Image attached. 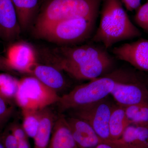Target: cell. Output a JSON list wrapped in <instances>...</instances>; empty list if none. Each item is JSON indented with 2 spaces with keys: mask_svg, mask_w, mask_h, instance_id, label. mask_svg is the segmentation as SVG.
Returning a JSON list of instances; mask_svg holds the SVG:
<instances>
[{
  "mask_svg": "<svg viewBox=\"0 0 148 148\" xmlns=\"http://www.w3.org/2000/svg\"><path fill=\"white\" fill-rule=\"evenodd\" d=\"M117 105L125 107L148 102V89L136 78L122 72L111 92Z\"/></svg>",
  "mask_w": 148,
  "mask_h": 148,
  "instance_id": "ba28073f",
  "label": "cell"
},
{
  "mask_svg": "<svg viewBox=\"0 0 148 148\" xmlns=\"http://www.w3.org/2000/svg\"><path fill=\"white\" fill-rule=\"evenodd\" d=\"M22 125L29 138L34 139L39 127V110H22Z\"/></svg>",
  "mask_w": 148,
  "mask_h": 148,
  "instance_id": "ffe728a7",
  "label": "cell"
},
{
  "mask_svg": "<svg viewBox=\"0 0 148 148\" xmlns=\"http://www.w3.org/2000/svg\"><path fill=\"white\" fill-rule=\"evenodd\" d=\"M108 54L105 49L95 45L62 46L43 52L46 64H49L78 80H92L104 71L102 57Z\"/></svg>",
  "mask_w": 148,
  "mask_h": 148,
  "instance_id": "6da1fadb",
  "label": "cell"
},
{
  "mask_svg": "<svg viewBox=\"0 0 148 148\" xmlns=\"http://www.w3.org/2000/svg\"><path fill=\"white\" fill-rule=\"evenodd\" d=\"M0 148H5L3 144L1 133V135H0Z\"/></svg>",
  "mask_w": 148,
  "mask_h": 148,
  "instance_id": "f546056e",
  "label": "cell"
},
{
  "mask_svg": "<svg viewBox=\"0 0 148 148\" xmlns=\"http://www.w3.org/2000/svg\"><path fill=\"white\" fill-rule=\"evenodd\" d=\"M47 148H79L63 114H58Z\"/></svg>",
  "mask_w": 148,
  "mask_h": 148,
  "instance_id": "9a60e30c",
  "label": "cell"
},
{
  "mask_svg": "<svg viewBox=\"0 0 148 148\" xmlns=\"http://www.w3.org/2000/svg\"><path fill=\"white\" fill-rule=\"evenodd\" d=\"M135 22L145 30L148 29V1L137 9L135 16Z\"/></svg>",
  "mask_w": 148,
  "mask_h": 148,
  "instance_id": "603a6c76",
  "label": "cell"
},
{
  "mask_svg": "<svg viewBox=\"0 0 148 148\" xmlns=\"http://www.w3.org/2000/svg\"><path fill=\"white\" fill-rule=\"evenodd\" d=\"M128 10L132 11L137 10L141 5V0H121Z\"/></svg>",
  "mask_w": 148,
  "mask_h": 148,
  "instance_id": "4316f807",
  "label": "cell"
},
{
  "mask_svg": "<svg viewBox=\"0 0 148 148\" xmlns=\"http://www.w3.org/2000/svg\"><path fill=\"white\" fill-rule=\"evenodd\" d=\"M62 72L51 65L41 64L37 62L27 74L36 78L59 95L58 93L65 90L68 84Z\"/></svg>",
  "mask_w": 148,
  "mask_h": 148,
  "instance_id": "7c38bea8",
  "label": "cell"
},
{
  "mask_svg": "<svg viewBox=\"0 0 148 148\" xmlns=\"http://www.w3.org/2000/svg\"><path fill=\"white\" fill-rule=\"evenodd\" d=\"M101 0H44L35 21L34 29L66 19L95 18Z\"/></svg>",
  "mask_w": 148,
  "mask_h": 148,
  "instance_id": "3957f363",
  "label": "cell"
},
{
  "mask_svg": "<svg viewBox=\"0 0 148 148\" xmlns=\"http://www.w3.org/2000/svg\"><path fill=\"white\" fill-rule=\"evenodd\" d=\"M114 55L139 70L148 71V40L141 39L123 44L113 49Z\"/></svg>",
  "mask_w": 148,
  "mask_h": 148,
  "instance_id": "9c48e42d",
  "label": "cell"
},
{
  "mask_svg": "<svg viewBox=\"0 0 148 148\" xmlns=\"http://www.w3.org/2000/svg\"><path fill=\"white\" fill-rule=\"evenodd\" d=\"M19 80L10 74L0 73V92L9 100H14Z\"/></svg>",
  "mask_w": 148,
  "mask_h": 148,
  "instance_id": "44dd1931",
  "label": "cell"
},
{
  "mask_svg": "<svg viewBox=\"0 0 148 148\" xmlns=\"http://www.w3.org/2000/svg\"><path fill=\"white\" fill-rule=\"evenodd\" d=\"M6 58L11 67L16 72L28 73L36 63V56L33 47L28 43L18 42L9 48Z\"/></svg>",
  "mask_w": 148,
  "mask_h": 148,
  "instance_id": "8fae6325",
  "label": "cell"
},
{
  "mask_svg": "<svg viewBox=\"0 0 148 148\" xmlns=\"http://www.w3.org/2000/svg\"><path fill=\"white\" fill-rule=\"evenodd\" d=\"M93 148H113L109 144L107 143H103L98 145Z\"/></svg>",
  "mask_w": 148,
  "mask_h": 148,
  "instance_id": "f1b7e54d",
  "label": "cell"
},
{
  "mask_svg": "<svg viewBox=\"0 0 148 148\" xmlns=\"http://www.w3.org/2000/svg\"><path fill=\"white\" fill-rule=\"evenodd\" d=\"M14 112V106L12 101L0 92V124H6Z\"/></svg>",
  "mask_w": 148,
  "mask_h": 148,
  "instance_id": "7402d4cb",
  "label": "cell"
},
{
  "mask_svg": "<svg viewBox=\"0 0 148 148\" xmlns=\"http://www.w3.org/2000/svg\"><path fill=\"white\" fill-rule=\"evenodd\" d=\"M66 119L79 148H93L104 143L86 121L71 116Z\"/></svg>",
  "mask_w": 148,
  "mask_h": 148,
  "instance_id": "4fadbf2b",
  "label": "cell"
},
{
  "mask_svg": "<svg viewBox=\"0 0 148 148\" xmlns=\"http://www.w3.org/2000/svg\"><path fill=\"white\" fill-rule=\"evenodd\" d=\"M122 72H115L74 88L68 93L60 96L56 103L58 113L63 114L98 102L111 94Z\"/></svg>",
  "mask_w": 148,
  "mask_h": 148,
  "instance_id": "277c9868",
  "label": "cell"
},
{
  "mask_svg": "<svg viewBox=\"0 0 148 148\" xmlns=\"http://www.w3.org/2000/svg\"><path fill=\"white\" fill-rule=\"evenodd\" d=\"M5 148H18V141L9 129L6 128L1 133Z\"/></svg>",
  "mask_w": 148,
  "mask_h": 148,
  "instance_id": "d4e9b609",
  "label": "cell"
},
{
  "mask_svg": "<svg viewBox=\"0 0 148 148\" xmlns=\"http://www.w3.org/2000/svg\"><path fill=\"white\" fill-rule=\"evenodd\" d=\"M146 31H147V32H148V29H147V30H146Z\"/></svg>",
  "mask_w": 148,
  "mask_h": 148,
  "instance_id": "1f68e13d",
  "label": "cell"
},
{
  "mask_svg": "<svg viewBox=\"0 0 148 148\" xmlns=\"http://www.w3.org/2000/svg\"><path fill=\"white\" fill-rule=\"evenodd\" d=\"M95 18L66 19L34 29L36 36L49 42L68 46L81 42L92 33Z\"/></svg>",
  "mask_w": 148,
  "mask_h": 148,
  "instance_id": "5b68a950",
  "label": "cell"
},
{
  "mask_svg": "<svg viewBox=\"0 0 148 148\" xmlns=\"http://www.w3.org/2000/svg\"><path fill=\"white\" fill-rule=\"evenodd\" d=\"M0 71L5 72L12 75L17 74L13 69L11 67L6 57L0 56Z\"/></svg>",
  "mask_w": 148,
  "mask_h": 148,
  "instance_id": "484cf974",
  "label": "cell"
},
{
  "mask_svg": "<svg viewBox=\"0 0 148 148\" xmlns=\"http://www.w3.org/2000/svg\"><path fill=\"white\" fill-rule=\"evenodd\" d=\"M141 35L125 10L121 0H104L100 24L92 38L93 41L101 43L107 49Z\"/></svg>",
  "mask_w": 148,
  "mask_h": 148,
  "instance_id": "7a4b0ae2",
  "label": "cell"
},
{
  "mask_svg": "<svg viewBox=\"0 0 148 148\" xmlns=\"http://www.w3.org/2000/svg\"><path fill=\"white\" fill-rule=\"evenodd\" d=\"M44 0H12L21 31H26L35 22Z\"/></svg>",
  "mask_w": 148,
  "mask_h": 148,
  "instance_id": "2e32d148",
  "label": "cell"
},
{
  "mask_svg": "<svg viewBox=\"0 0 148 148\" xmlns=\"http://www.w3.org/2000/svg\"><path fill=\"white\" fill-rule=\"evenodd\" d=\"M124 108L131 124L148 126V102L127 106Z\"/></svg>",
  "mask_w": 148,
  "mask_h": 148,
  "instance_id": "d6986e66",
  "label": "cell"
},
{
  "mask_svg": "<svg viewBox=\"0 0 148 148\" xmlns=\"http://www.w3.org/2000/svg\"><path fill=\"white\" fill-rule=\"evenodd\" d=\"M60 98L54 90L30 76L19 80L14 100L21 110H40L56 104Z\"/></svg>",
  "mask_w": 148,
  "mask_h": 148,
  "instance_id": "8992f818",
  "label": "cell"
},
{
  "mask_svg": "<svg viewBox=\"0 0 148 148\" xmlns=\"http://www.w3.org/2000/svg\"><path fill=\"white\" fill-rule=\"evenodd\" d=\"M114 105L106 98L90 105L69 111L71 116L83 120L90 124L104 142L111 140L109 121Z\"/></svg>",
  "mask_w": 148,
  "mask_h": 148,
  "instance_id": "52a82bcc",
  "label": "cell"
},
{
  "mask_svg": "<svg viewBox=\"0 0 148 148\" xmlns=\"http://www.w3.org/2000/svg\"><path fill=\"white\" fill-rule=\"evenodd\" d=\"M39 127L34 138V148H47L53 125L58 116L49 107L40 110Z\"/></svg>",
  "mask_w": 148,
  "mask_h": 148,
  "instance_id": "e0dca14e",
  "label": "cell"
},
{
  "mask_svg": "<svg viewBox=\"0 0 148 148\" xmlns=\"http://www.w3.org/2000/svg\"><path fill=\"white\" fill-rule=\"evenodd\" d=\"M18 148H31L29 139L18 141Z\"/></svg>",
  "mask_w": 148,
  "mask_h": 148,
  "instance_id": "83f0119b",
  "label": "cell"
},
{
  "mask_svg": "<svg viewBox=\"0 0 148 148\" xmlns=\"http://www.w3.org/2000/svg\"><path fill=\"white\" fill-rule=\"evenodd\" d=\"M21 31L12 0H0V38L12 42L19 38Z\"/></svg>",
  "mask_w": 148,
  "mask_h": 148,
  "instance_id": "30bf717a",
  "label": "cell"
},
{
  "mask_svg": "<svg viewBox=\"0 0 148 148\" xmlns=\"http://www.w3.org/2000/svg\"><path fill=\"white\" fill-rule=\"evenodd\" d=\"M105 143L113 148H148V126L130 125L119 139Z\"/></svg>",
  "mask_w": 148,
  "mask_h": 148,
  "instance_id": "5bb4252c",
  "label": "cell"
},
{
  "mask_svg": "<svg viewBox=\"0 0 148 148\" xmlns=\"http://www.w3.org/2000/svg\"><path fill=\"white\" fill-rule=\"evenodd\" d=\"M147 1H148V0H147Z\"/></svg>",
  "mask_w": 148,
  "mask_h": 148,
  "instance_id": "d6a6232c",
  "label": "cell"
},
{
  "mask_svg": "<svg viewBox=\"0 0 148 148\" xmlns=\"http://www.w3.org/2000/svg\"><path fill=\"white\" fill-rule=\"evenodd\" d=\"M11 132L15 136L18 141L29 139L28 135L24 130L22 123L15 120L12 122L8 126Z\"/></svg>",
  "mask_w": 148,
  "mask_h": 148,
  "instance_id": "cb8c5ba5",
  "label": "cell"
},
{
  "mask_svg": "<svg viewBox=\"0 0 148 148\" xmlns=\"http://www.w3.org/2000/svg\"><path fill=\"white\" fill-rule=\"evenodd\" d=\"M131 124L126 116L124 107L114 105L109 121L110 140L121 138L125 130Z\"/></svg>",
  "mask_w": 148,
  "mask_h": 148,
  "instance_id": "ac0fdd59",
  "label": "cell"
},
{
  "mask_svg": "<svg viewBox=\"0 0 148 148\" xmlns=\"http://www.w3.org/2000/svg\"><path fill=\"white\" fill-rule=\"evenodd\" d=\"M5 126V125H2V126H0V135H1V133L3 132V129Z\"/></svg>",
  "mask_w": 148,
  "mask_h": 148,
  "instance_id": "4dcf8cb0",
  "label": "cell"
}]
</instances>
